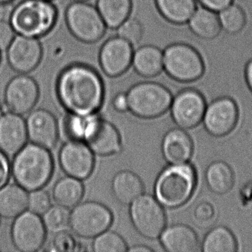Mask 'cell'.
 <instances>
[{
	"label": "cell",
	"instance_id": "46",
	"mask_svg": "<svg viewBox=\"0 0 252 252\" xmlns=\"http://www.w3.org/2000/svg\"><path fill=\"white\" fill-rule=\"evenodd\" d=\"M70 2H87L88 0H69Z\"/></svg>",
	"mask_w": 252,
	"mask_h": 252
},
{
	"label": "cell",
	"instance_id": "37",
	"mask_svg": "<svg viewBox=\"0 0 252 252\" xmlns=\"http://www.w3.org/2000/svg\"><path fill=\"white\" fill-rule=\"evenodd\" d=\"M51 251L60 252H70L76 251L77 243L74 237L68 231H61L57 232L52 239Z\"/></svg>",
	"mask_w": 252,
	"mask_h": 252
},
{
	"label": "cell",
	"instance_id": "12",
	"mask_svg": "<svg viewBox=\"0 0 252 252\" xmlns=\"http://www.w3.org/2000/svg\"><path fill=\"white\" fill-rule=\"evenodd\" d=\"M206 107L204 95L200 91L184 88L172 99L171 114L178 127L192 129L203 121Z\"/></svg>",
	"mask_w": 252,
	"mask_h": 252
},
{
	"label": "cell",
	"instance_id": "15",
	"mask_svg": "<svg viewBox=\"0 0 252 252\" xmlns=\"http://www.w3.org/2000/svg\"><path fill=\"white\" fill-rule=\"evenodd\" d=\"M133 45L120 36L107 39L100 48L98 61L106 76L117 78L132 66Z\"/></svg>",
	"mask_w": 252,
	"mask_h": 252
},
{
	"label": "cell",
	"instance_id": "9",
	"mask_svg": "<svg viewBox=\"0 0 252 252\" xmlns=\"http://www.w3.org/2000/svg\"><path fill=\"white\" fill-rule=\"evenodd\" d=\"M129 218L135 231L149 240L159 238L166 228L163 206L150 194H141L129 205Z\"/></svg>",
	"mask_w": 252,
	"mask_h": 252
},
{
	"label": "cell",
	"instance_id": "14",
	"mask_svg": "<svg viewBox=\"0 0 252 252\" xmlns=\"http://www.w3.org/2000/svg\"><path fill=\"white\" fill-rule=\"evenodd\" d=\"M39 97V88L35 79L20 73L8 82L4 94L6 108L20 116L30 113Z\"/></svg>",
	"mask_w": 252,
	"mask_h": 252
},
{
	"label": "cell",
	"instance_id": "40",
	"mask_svg": "<svg viewBox=\"0 0 252 252\" xmlns=\"http://www.w3.org/2000/svg\"><path fill=\"white\" fill-rule=\"evenodd\" d=\"M197 3L218 13L234 2V0H197Z\"/></svg>",
	"mask_w": 252,
	"mask_h": 252
},
{
	"label": "cell",
	"instance_id": "22",
	"mask_svg": "<svg viewBox=\"0 0 252 252\" xmlns=\"http://www.w3.org/2000/svg\"><path fill=\"white\" fill-rule=\"evenodd\" d=\"M132 67L144 79L156 77L163 70V51L151 44L141 45L134 51Z\"/></svg>",
	"mask_w": 252,
	"mask_h": 252
},
{
	"label": "cell",
	"instance_id": "26",
	"mask_svg": "<svg viewBox=\"0 0 252 252\" xmlns=\"http://www.w3.org/2000/svg\"><path fill=\"white\" fill-rule=\"evenodd\" d=\"M85 192L82 181L73 177H63L60 178L52 190L54 201L64 207L70 209L79 204Z\"/></svg>",
	"mask_w": 252,
	"mask_h": 252
},
{
	"label": "cell",
	"instance_id": "13",
	"mask_svg": "<svg viewBox=\"0 0 252 252\" xmlns=\"http://www.w3.org/2000/svg\"><path fill=\"white\" fill-rule=\"evenodd\" d=\"M94 153L80 140H68L59 153V161L64 173L77 179L91 176L95 167Z\"/></svg>",
	"mask_w": 252,
	"mask_h": 252
},
{
	"label": "cell",
	"instance_id": "41",
	"mask_svg": "<svg viewBox=\"0 0 252 252\" xmlns=\"http://www.w3.org/2000/svg\"><path fill=\"white\" fill-rule=\"evenodd\" d=\"M11 166L6 155L0 151V188L7 184L11 174Z\"/></svg>",
	"mask_w": 252,
	"mask_h": 252
},
{
	"label": "cell",
	"instance_id": "44",
	"mask_svg": "<svg viewBox=\"0 0 252 252\" xmlns=\"http://www.w3.org/2000/svg\"><path fill=\"white\" fill-rule=\"evenodd\" d=\"M127 252H153L151 248L148 247L147 246H131L130 248H128Z\"/></svg>",
	"mask_w": 252,
	"mask_h": 252
},
{
	"label": "cell",
	"instance_id": "28",
	"mask_svg": "<svg viewBox=\"0 0 252 252\" xmlns=\"http://www.w3.org/2000/svg\"><path fill=\"white\" fill-rule=\"evenodd\" d=\"M95 7L107 27L116 30L130 17L132 0H97Z\"/></svg>",
	"mask_w": 252,
	"mask_h": 252
},
{
	"label": "cell",
	"instance_id": "4",
	"mask_svg": "<svg viewBox=\"0 0 252 252\" xmlns=\"http://www.w3.org/2000/svg\"><path fill=\"white\" fill-rule=\"evenodd\" d=\"M197 183L195 169L189 163L169 165L158 177L156 198L167 209L185 204L194 192Z\"/></svg>",
	"mask_w": 252,
	"mask_h": 252
},
{
	"label": "cell",
	"instance_id": "39",
	"mask_svg": "<svg viewBox=\"0 0 252 252\" xmlns=\"http://www.w3.org/2000/svg\"><path fill=\"white\" fill-rule=\"evenodd\" d=\"M215 215V211L212 205L208 203H202L196 206L194 215L199 221H207L212 219Z\"/></svg>",
	"mask_w": 252,
	"mask_h": 252
},
{
	"label": "cell",
	"instance_id": "30",
	"mask_svg": "<svg viewBox=\"0 0 252 252\" xmlns=\"http://www.w3.org/2000/svg\"><path fill=\"white\" fill-rule=\"evenodd\" d=\"M201 249L203 252H234L237 251V242L228 228L220 225L206 234Z\"/></svg>",
	"mask_w": 252,
	"mask_h": 252
},
{
	"label": "cell",
	"instance_id": "43",
	"mask_svg": "<svg viewBox=\"0 0 252 252\" xmlns=\"http://www.w3.org/2000/svg\"><path fill=\"white\" fill-rule=\"evenodd\" d=\"M245 76H246L248 87H249L251 92L252 93V60H250L246 64Z\"/></svg>",
	"mask_w": 252,
	"mask_h": 252
},
{
	"label": "cell",
	"instance_id": "31",
	"mask_svg": "<svg viewBox=\"0 0 252 252\" xmlns=\"http://www.w3.org/2000/svg\"><path fill=\"white\" fill-rule=\"evenodd\" d=\"M218 14L222 30L226 33H238L246 24L244 11L234 2Z\"/></svg>",
	"mask_w": 252,
	"mask_h": 252
},
{
	"label": "cell",
	"instance_id": "8",
	"mask_svg": "<svg viewBox=\"0 0 252 252\" xmlns=\"http://www.w3.org/2000/svg\"><path fill=\"white\" fill-rule=\"evenodd\" d=\"M113 219L111 211L105 205L88 200L73 208L70 214L69 227L81 238H95L110 228Z\"/></svg>",
	"mask_w": 252,
	"mask_h": 252
},
{
	"label": "cell",
	"instance_id": "36",
	"mask_svg": "<svg viewBox=\"0 0 252 252\" xmlns=\"http://www.w3.org/2000/svg\"><path fill=\"white\" fill-rule=\"evenodd\" d=\"M51 199L49 194L42 189L31 191L29 195L28 209L37 215H43L51 208Z\"/></svg>",
	"mask_w": 252,
	"mask_h": 252
},
{
	"label": "cell",
	"instance_id": "38",
	"mask_svg": "<svg viewBox=\"0 0 252 252\" xmlns=\"http://www.w3.org/2000/svg\"><path fill=\"white\" fill-rule=\"evenodd\" d=\"M15 31L9 21L0 20V51H5L15 37Z\"/></svg>",
	"mask_w": 252,
	"mask_h": 252
},
{
	"label": "cell",
	"instance_id": "3",
	"mask_svg": "<svg viewBox=\"0 0 252 252\" xmlns=\"http://www.w3.org/2000/svg\"><path fill=\"white\" fill-rule=\"evenodd\" d=\"M58 10L48 0H23L16 5L9 22L16 33L29 37L45 36L54 29Z\"/></svg>",
	"mask_w": 252,
	"mask_h": 252
},
{
	"label": "cell",
	"instance_id": "10",
	"mask_svg": "<svg viewBox=\"0 0 252 252\" xmlns=\"http://www.w3.org/2000/svg\"><path fill=\"white\" fill-rule=\"evenodd\" d=\"M82 140L94 154L99 156H113L122 149V139L117 128L95 114L87 117Z\"/></svg>",
	"mask_w": 252,
	"mask_h": 252
},
{
	"label": "cell",
	"instance_id": "19",
	"mask_svg": "<svg viewBox=\"0 0 252 252\" xmlns=\"http://www.w3.org/2000/svg\"><path fill=\"white\" fill-rule=\"evenodd\" d=\"M26 121L22 116L9 112L0 116V151L14 156L27 143Z\"/></svg>",
	"mask_w": 252,
	"mask_h": 252
},
{
	"label": "cell",
	"instance_id": "1",
	"mask_svg": "<svg viewBox=\"0 0 252 252\" xmlns=\"http://www.w3.org/2000/svg\"><path fill=\"white\" fill-rule=\"evenodd\" d=\"M57 94L62 106L70 114L90 116L102 105L104 85L95 69L73 63L62 70L57 81Z\"/></svg>",
	"mask_w": 252,
	"mask_h": 252
},
{
	"label": "cell",
	"instance_id": "27",
	"mask_svg": "<svg viewBox=\"0 0 252 252\" xmlns=\"http://www.w3.org/2000/svg\"><path fill=\"white\" fill-rule=\"evenodd\" d=\"M160 15L170 23L186 24L197 7V0H155Z\"/></svg>",
	"mask_w": 252,
	"mask_h": 252
},
{
	"label": "cell",
	"instance_id": "32",
	"mask_svg": "<svg viewBox=\"0 0 252 252\" xmlns=\"http://www.w3.org/2000/svg\"><path fill=\"white\" fill-rule=\"evenodd\" d=\"M127 249L125 239L111 230H106L95 237L92 243V250L95 252H125Z\"/></svg>",
	"mask_w": 252,
	"mask_h": 252
},
{
	"label": "cell",
	"instance_id": "34",
	"mask_svg": "<svg viewBox=\"0 0 252 252\" xmlns=\"http://www.w3.org/2000/svg\"><path fill=\"white\" fill-rule=\"evenodd\" d=\"M116 30L117 32V36L123 38L133 46L141 43L144 39V25L135 17H129Z\"/></svg>",
	"mask_w": 252,
	"mask_h": 252
},
{
	"label": "cell",
	"instance_id": "47",
	"mask_svg": "<svg viewBox=\"0 0 252 252\" xmlns=\"http://www.w3.org/2000/svg\"><path fill=\"white\" fill-rule=\"evenodd\" d=\"M48 1H52V0H48Z\"/></svg>",
	"mask_w": 252,
	"mask_h": 252
},
{
	"label": "cell",
	"instance_id": "18",
	"mask_svg": "<svg viewBox=\"0 0 252 252\" xmlns=\"http://www.w3.org/2000/svg\"><path fill=\"white\" fill-rule=\"evenodd\" d=\"M28 138L36 145L52 150L59 138L58 122L51 112L36 109L29 113L26 121Z\"/></svg>",
	"mask_w": 252,
	"mask_h": 252
},
{
	"label": "cell",
	"instance_id": "45",
	"mask_svg": "<svg viewBox=\"0 0 252 252\" xmlns=\"http://www.w3.org/2000/svg\"><path fill=\"white\" fill-rule=\"evenodd\" d=\"M14 0H0V4H7L13 2Z\"/></svg>",
	"mask_w": 252,
	"mask_h": 252
},
{
	"label": "cell",
	"instance_id": "2",
	"mask_svg": "<svg viewBox=\"0 0 252 252\" xmlns=\"http://www.w3.org/2000/svg\"><path fill=\"white\" fill-rule=\"evenodd\" d=\"M11 172L16 184L28 191L45 187L54 173V162L49 150L31 143L14 156Z\"/></svg>",
	"mask_w": 252,
	"mask_h": 252
},
{
	"label": "cell",
	"instance_id": "11",
	"mask_svg": "<svg viewBox=\"0 0 252 252\" xmlns=\"http://www.w3.org/2000/svg\"><path fill=\"white\" fill-rule=\"evenodd\" d=\"M46 230L39 215L26 210L13 222L11 240L14 247L20 252H38L46 240Z\"/></svg>",
	"mask_w": 252,
	"mask_h": 252
},
{
	"label": "cell",
	"instance_id": "16",
	"mask_svg": "<svg viewBox=\"0 0 252 252\" xmlns=\"http://www.w3.org/2000/svg\"><path fill=\"white\" fill-rule=\"evenodd\" d=\"M7 51L10 67L20 74H29L35 70L42 61V44L37 38L17 34Z\"/></svg>",
	"mask_w": 252,
	"mask_h": 252
},
{
	"label": "cell",
	"instance_id": "7",
	"mask_svg": "<svg viewBox=\"0 0 252 252\" xmlns=\"http://www.w3.org/2000/svg\"><path fill=\"white\" fill-rule=\"evenodd\" d=\"M163 71L174 80L189 83L201 77L204 65L200 54L191 45L174 43L163 50Z\"/></svg>",
	"mask_w": 252,
	"mask_h": 252
},
{
	"label": "cell",
	"instance_id": "29",
	"mask_svg": "<svg viewBox=\"0 0 252 252\" xmlns=\"http://www.w3.org/2000/svg\"><path fill=\"white\" fill-rule=\"evenodd\" d=\"M206 181L211 191L215 194H226L234 186V173L225 162H213L206 169Z\"/></svg>",
	"mask_w": 252,
	"mask_h": 252
},
{
	"label": "cell",
	"instance_id": "20",
	"mask_svg": "<svg viewBox=\"0 0 252 252\" xmlns=\"http://www.w3.org/2000/svg\"><path fill=\"white\" fill-rule=\"evenodd\" d=\"M193 142L185 129L175 128L166 132L162 141V153L170 165L188 163L192 156Z\"/></svg>",
	"mask_w": 252,
	"mask_h": 252
},
{
	"label": "cell",
	"instance_id": "33",
	"mask_svg": "<svg viewBox=\"0 0 252 252\" xmlns=\"http://www.w3.org/2000/svg\"><path fill=\"white\" fill-rule=\"evenodd\" d=\"M70 214L69 209L64 206L58 204L57 206H51L43 214L42 220L45 228L48 231L54 233L64 231L69 226Z\"/></svg>",
	"mask_w": 252,
	"mask_h": 252
},
{
	"label": "cell",
	"instance_id": "21",
	"mask_svg": "<svg viewBox=\"0 0 252 252\" xmlns=\"http://www.w3.org/2000/svg\"><path fill=\"white\" fill-rule=\"evenodd\" d=\"M160 244L168 252H194L198 250V237L188 225L175 224L166 227L160 234Z\"/></svg>",
	"mask_w": 252,
	"mask_h": 252
},
{
	"label": "cell",
	"instance_id": "5",
	"mask_svg": "<svg viewBox=\"0 0 252 252\" xmlns=\"http://www.w3.org/2000/svg\"><path fill=\"white\" fill-rule=\"evenodd\" d=\"M126 94L128 111L144 119H156L166 113L173 99L170 90L157 81L138 82Z\"/></svg>",
	"mask_w": 252,
	"mask_h": 252
},
{
	"label": "cell",
	"instance_id": "35",
	"mask_svg": "<svg viewBox=\"0 0 252 252\" xmlns=\"http://www.w3.org/2000/svg\"><path fill=\"white\" fill-rule=\"evenodd\" d=\"M88 116L70 114L64 119V132L68 140L83 139L84 131Z\"/></svg>",
	"mask_w": 252,
	"mask_h": 252
},
{
	"label": "cell",
	"instance_id": "6",
	"mask_svg": "<svg viewBox=\"0 0 252 252\" xmlns=\"http://www.w3.org/2000/svg\"><path fill=\"white\" fill-rule=\"evenodd\" d=\"M66 25L79 42L94 44L99 42L107 27L96 7L86 2H71L64 14Z\"/></svg>",
	"mask_w": 252,
	"mask_h": 252
},
{
	"label": "cell",
	"instance_id": "25",
	"mask_svg": "<svg viewBox=\"0 0 252 252\" xmlns=\"http://www.w3.org/2000/svg\"><path fill=\"white\" fill-rule=\"evenodd\" d=\"M187 25L194 34L202 39H213L222 31L218 13L198 3Z\"/></svg>",
	"mask_w": 252,
	"mask_h": 252
},
{
	"label": "cell",
	"instance_id": "17",
	"mask_svg": "<svg viewBox=\"0 0 252 252\" xmlns=\"http://www.w3.org/2000/svg\"><path fill=\"white\" fill-rule=\"evenodd\" d=\"M238 116V107L234 100L222 96L214 100L206 107L203 121L209 134L223 137L234 129Z\"/></svg>",
	"mask_w": 252,
	"mask_h": 252
},
{
	"label": "cell",
	"instance_id": "24",
	"mask_svg": "<svg viewBox=\"0 0 252 252\" xmlns=\"http://www.w3.org/2000/svg\"><path fill=\"white\" fill-rule=\"evenodd\" d=\"M29 193L17 184H5L0 188V217L16 218L27 210Z\"/></svg>",
	"mask_w": 252,
	"mask_h": 252
},
{
	"label": "cell",
	"instance_id": "42",
	"mask_svg": "<svg viewBox=\"0 0 252 252\" xmlns=\"http://www.w3.org/2000/svg\"><path fill=\"white\" fill-rule=\"evenodd\" d=\"M113 106L115 110L118 112L128 111V102L126 94L119 93L113 100Z\"/></svg>",
	"mask_w": 252,
	"mask_h": 252
},
{
	"label": "cell",
	"instance_id": "23",
	"mask_svg": "<svg viewBox=\"0 0 252 252\" xmlns=\"http://www.w3.org/2000/svg\"><path fill=\"white\" fill-rule=\"evenodd\" d=\"M115 199L124 206H129L135 199L144 194L142 180L132 171L123 170L114 175L111 184Z\"/></svg>",
	"mask_w": 252,
	"mask_h": 252
}]
</instances>
